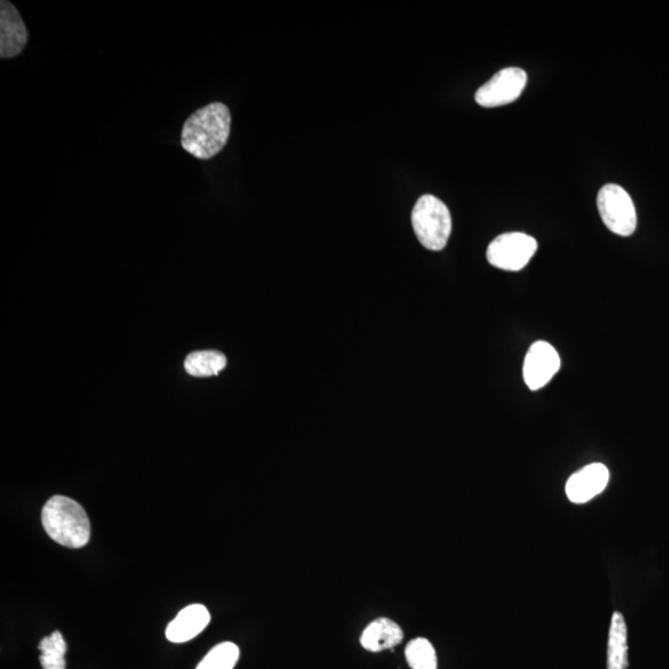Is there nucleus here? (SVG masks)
Segmentation results:
<instances>
[{
  "label": "nucleus",
  "instance_id": "nucleus-1",
  "mask_svg": "<svg viewBox=\"0 0 669 669\" xmlns=\"http://www.w3.org/2000/svg\"><path fill=\"white\" fill-rule=\"evenodd\" d=\"M230 134V110L223 103H210L186 119L181 147L197 159L209 160L226 147Z\"/></svg>",
  "mask_w": 669,
  "mask_h": 669
},
{
  "label": "nucleus",
  "instance_id": "nucleus-2",
  "mask_svg": "<svg viewBox=\"0 0 669 669\" xmlns=\"http://www.w3.org/2000/svg\"><path fill=\"white\" fill-rule=\"evenodd\" d=\"M41 521L49 537L60 546L77 549L90 541L91 525L87 513L70 497H51L43 508Z\"/></svg>",
  "mask_w": 669,
  "mask_h": 669
},
{
  "label": "nucleus",
  "instance_id": "nucleus-3",
  "mask_svg": "<svg viewBox=\"0 0 669 669\" xmlns=\"http://www.w3.org/2000/svg\"><path fill=\"white\" fill-rule=\"evenodd\" d=\"M412 225L420 245L429 251H442L453 228L450 211L442 200L423 195L412 211Z\"/></svg>",
  "mask_w": 669,
  "mask_h": 669
},
{
  "label": "nucleus",
  "instance_id": "nucleus-4",
  "mask_svg": "<svg viewBox=\"0 0 669 669\" xmlns=\"http://www.w3.org/2000/svg\"><path fill=\"white\" fill-rule=\"evenodd\" d=\"M598 209L601 220L615 235L629 237L636 231L637 214L634 201L621 186L608 184L601 188Z\"/></svg>",
  "mask_w": 669,
  "mask_h": 669
},
{
  "label": "nucleus",
  "instance_id": "nucleus-5",
  "mask_svg": "<svg viewBox=\"0 0 669 669\" xmlns=\"http://www.w3.org/2000/svg\"><path fill=\"white\" fill-rule=\"evenodd\" d=\"M537 248V241L526 233H503L487 248V261L502 271H522L536 254Z\"/></svg>",
  "mask_w": 669,
  "mask_h": 669
},
{
  "label": "nucleus",
  "instance_id": "nucleus-6",
  "mask_svg": "<svg viewBox=\"0 0 669 669\" xmlns=\"http://www.w3.org/2000/svg\"><path fill=\"white\" fill-rule=\"evenodd\" d=\"M526 84V71L518 67H507L497 72L490 81L477 90L475 101L477 105L486 108L510 105L522 95Z\"/></svg>",
  "mask_w": 669,
  "mask_h": 669
},
{
  "label": "nucleus",
  "instance_id": "nucleus-7",
  "mask_svg": "<svg viewBox=\"0 0 669 669\" xmlns=\"http://www.w3.org/2000/svg\"><path fill=\"white\" fill-rule=\"evenodd\" d=\"M560 357L551 344L537 341L528 350L523 363V378L531 391L541 390L559 371Z\"/></svg>",
  "mask_w": 669,
  "mask_h": 669
},
{
  "label": "nucleus",
  "instance_id": "nucleus-8",
  "mask_svg": "<svg viewBox=\"0 0 669 669\" xmlns=\"http://www.w3.org/2000/svg\"><path fill=\"white\" fill-rule=\"evenodd\" d=\"M28 43V30L18 9L8 0L0 3V57L13 59L23 53Z\"/></svg>",
  "mask_w": 669,
  "mask_h": 669
},
{
  "label": "nucleus",
  "instance_id": "nucleus-9",
  "mask_svg": "<svg viewBox=\"0 0 669 669\" xmlns=\"http://www.w3.org/2000/svg\"><path fill=\"white\" fill-rule=\"evenodd\" d=\"M610 474L604 464L595 463L577 471L565 486L568 499L574 503H586L601 494L609 484Z\"/></svg>",
  "mask_w": 669,
  "mask_h": 669
},
{
  "label": "nucleus",
  "instance_id": "nucleus-10",
  "mask_svg": "<svg viewBox=\"0 0 669 669\" xmlns=\"http://www.w3.org/2000/svg\"><path fill=\"white\" fill-rule=\"evenodd\" d=\"M211 616L204 605L193 604L180 611L170 622L167 639L174 643H184L195 639L210 624Z\"/></svg>",
  "mask_w": 669,
  "mask_h": 669
},
{
  "label": "nucleus",
  "instance_id": "nucleus-11",
  "mask_svg": "<svg viewBox=\"0 0 669 669\" xmlns=\"http://www.w3.org/2000/svg\"><path fill=\"white\" fill-rule=\"evenodd\" d=\"M403 640V630L396 622L381 617L372 621L361 635V645L370 652L391 650Z\"/></svg>",
  "mask_w": 669,
  "mask_h": 669
},
{
  "label": "nucleus",
  "instance_id": "nucleus-12",
  "mask_svg": "<svg viewBox=\"0 0 669 669\" xmlns=\"http://www.w3.org/2000/svg\"><path fill=\"white\" fill-rule=\"evenodd\" d=\"M608 669H627L629 667V645H627V626L625 617L614 613L611 617L608 642Z\"/></svg>",
  "mask_w": 669,
  "mask_h": 669
},
{
  "label": "nucleus",
  "instance_id": "nucleus-13",
  "mask_svg": "<svg viewBox=\"0 0 669 669\" xmlns=\"http://www.w3.org/2000/svg\"><path fill=\"white\" fill-rule=\"evenodd\" d=\"M227 365L226 356L219 351H197L186 357L185 370L190 376H217Z\"/></svg>",
  "mask_w": 669,
  "mask_h": 669
},
{
  "label": "nucleus",
  "instance_id": "nucleus-14",
  "mask_svg": "<svg viewBox=\"0 0 669 669\" xmlns=\"http://www.w3.org/2000/svg\"><path fill=\"white\" fill-rule=\"evenodd\" d=\"M40 663L44 669H66L67 645L59 631L41 640L39 645Z\"/></svg>",
  "mask_w": 669,
  "mask_h": 669
},
{
  "label": "nucleus",
  "instance_id": "nucleus-15",
  "mask_svg": "<svg viewBox=\"0 0 669 669\" xmlns=\"http://www.w3.org/2000/svg\"><path fill=\"white\" fill-rule=\"evenodd\" d=\"M406 660L412 669H438L437 652L432 643L423 637L408 643Z\"/></svg>",
  "mask_w": 669,
  "mask_h": 669
},
{
  "label": "nucleus",
  "instance_id": "nucleus-16",
  "mask_svg": "<svg viewBox=\"0 0 669 669\" xmlns=\"http://www.w3.org/2000/svg\"><path fill=\"white\" fill-rule=\"evenodd\" d=\"M240 658V648L232 642H222L207 653L196 669H233Z\"/></svg>",
  "mask_w": 669,
  "mask_h": 669
}]
</instances>
